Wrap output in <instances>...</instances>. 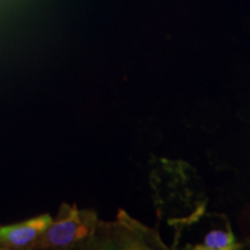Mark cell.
<instances>
[{
	"instance_id": "obj_1",
	"label": "cell",
	"mask_w": 250,
	"mask_h": 250,
	"mask_svg": "<svg viewBox=\"0 0 250 250\" xmlns=\"http://www.w3.org/2000/svg\"><path fill=\"white\" fill-rule=\"evenodd\" d=\"M98 218L88 210H79L76 206L62 205L56 220L42 233L33 248L64 249L83 245L95 232Z\"/></svg>"
},
{
	"instance_id": "obj_2",
	"label": "cell",
	"mask_w": 250,
	"mask_h": 250,
	"mask_svg": "<svg viewBox=\"0 0 250 250\" xmlns=\"http://www.w3.org/2000/svg\"><path fill=\"white\" fill-rule=\"evenodd\" d=\"M52 218L50 214L28 219L22 223L0 227V248L24 249L33 248L34 243L42 235Z\"/></svg>"
},
{
	"instance_id": "obj_3",
	"label": "cell",
	"mask_w": 250,
	"mask_h": 250,
	"mask_svg": "<svg viewBox=\"0 0 250 250\" xmlns=\"http://www.w3.org/2000/svg\"><path fill=\"white\" fill-rule=\"evenodd\" d=\"M237 248H240V245L235 241V237L229 229L211 230L206 234L204 241L198 247V249L205 250H233Z\"/></svg>"
}]
</instances>
